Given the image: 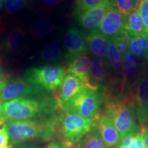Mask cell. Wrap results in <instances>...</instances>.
<instances>
[{
	"instance_id": "6da1fadb",
	"label": "cell",
	"mask_w": 148,
	"mask_h": 148,
	"mask_svg": "<svg viewBox=\"0 0 148 148\" xmlns=\"http://www.w3.org/2000/svg\"><path fill=\"white\" fill-rule=\"evenodd\" d=\"M56 97H21L1 103L0 125L8 121L49 119L58 112Z\"/></svg>"
},
{
	"instance_id": "7a4b0ae2",
	"label": "cell",
	"mask_w": 148,
	"mask_h": 148,
	"mask_svg": "<svg viewBox=\"0 0 148 148\" xmlns=\"http://www.w3.org/2000/svg\"><path fill=\"white\" fill-rule=\"evenodd\" d=\"M57 114L49 119L8 121L2 126L8 135L12 147L34 140H48L55 134Z\"/></svg>"
},
{
	"instance_id": "3957f363",
	"label": "cell",
	"mask_w": 148,
	"mask_h": 148,
	"mask_svg": "<svg viewBox=\"0 0 148 148\" xmlns=\"http://www.w3.org/2000/svg\"><path fill=\"white\" fill-rule=\"evenodd\" d=\"M105 112L112 118L120 141L140 131L139 125L136 123L132 90L123 97L106 100Z\"/></svg>"
},
{
	"instance_id": "277c9868",
	"label": "cell",
	"mask_w": 148,
	"mask_h": 148,
	"mask_svg": "<svg viewBox=\"0 0 148 148\" xmlns=\"http://www.w3.org/2000/svg\"><path fill=\"white\" fill-rule=\"evenodd\" d=\"M93 119L60 110L56 116L55 134L60 136L64 148L75 146L92 128Z\"/></svg>"
},
{
	"instance_id": "5b68a950",
	"label": "cell",
	"mask_w": 148,
	"mask_h": 148,
	"mask_svg": "<svg viewBox=\"0 0 148 148\" xmlns=\"http://www.w3.org/2000/svg\"><path fill=\"white\" fill-rule=\"evenodd\" d=\"M103 100V96L99 88L85 87L73 99L59 107L64 112L77 114L84 118L93 119L99 113Z\"/></svg>"
},
{
	"instance_id": "8992f818",
	"label": "cell",
	"mask_w": 148,
	"mask_h": 148,
	"mask_svg": "<svg viewBox=\"0 0 148 148\" xmlns=\"http://www.w3.org/2000/svg\"><path fill=\"white\" fill-rule=\"evenodd\" d=\"M66 70L61 65H45L26 69L23 77L27 82L46 92L56 91L60 88Z\"/></svg>"
},
{
	"instance_id": "52a82bcc",
	"label": "cell",
	"mask_w": 148,
	"mask_h": 148,
	"mask_svg": "<svg viewBox=\"0 0 148 148\" xmlns=\"http://www.w3.org/2000/svg\"><path fill=\"white\" fill-rule=\"evenodd\" d=\"M46 92H47L34 86L23 77L18 75H9L0 83V101L1 103L21 97H42Z\"/></svg>"
},
{
	"instance_id": "ba28073f",
	"label": "cell",
	"mask_w": 148,
	"mask_h": 148,
	"mask_svg": "<svg viewBox=\"0 0 148 148\" xmlns=\"http://www.w3.org/2000/svg\"><path fill=\"white\" fill-rule=\"evenodd\" d=\"M136 120L140 130L148 129V73H144L132 91Z\"/></svg>"
},
{
	"instance_id": "9c48e42d",
	"label": "cell",
	"mask_w": 148,
	"mask_h": 148,
	"mask_svg": "<svg viewBox=\"0 0 148 148\" xmlns=\"http://www.w3.org/2000/svg\"><path fill=\"white\" fill-rule=\"evenodd\" d=\"M125 17L116 10L111 0L106 14L96 29L108 39L113 38L125 31Z\"/></svg>"
},
{
	"instance_id": "30bf717a",
	"label": "cell",
	"mask_w": 148,
	"mask_h": 148,
	"mask_svg": "<svg viewBox=\"0 0 148 148\" xmlns=\"http://www.w3.org/2000/svg\"><path fill=\"white\" fill-rule=\"evenodd\" d=\"M94 124L97 127L107 148H116L120 143V138L112 118L106 113H98L93 119Z\"/></svg>"
},
{
	"instance_id": "8fae6325",
	"label": "cell",
	"mask_w": 148,
	"mask_h": 148,
	"mask_svg": "<svg viewBox=\"0 0 148 148\" xmlns=\"http://www.w3.org/2000/svg\"><path fill=\"white\" fill-rule=\"evenodd\" d=\"M63 42L67 60L77 56L87 54L88 49L85 34L77 27H71L68 29L64 35Z\"/></svg>"
},
{
	"instance_id": "7c38bea8",
	"label": "cell",
	"mask_w": 148,
	"mask_h": 148,
	"mask_svg": "<svg viewBox=\"0 0 148 148\" xmlns=\"http://www.w3.org/2000/svg\"><path fill=\"white\" fill-rule=\"evenodd\" d=\"M90 60L87 54L79 55L68 60L67 73L80 79L86 87L98 89L99 86L92 84L90 80Z\"/></svg>"
},
{
	"instance_id": "4fadbf2b",
	"label": "cell",
	"mask_w": 148,
	"mask_h": 148,
	"mask_svg": "<svg viewBox=\"0 0 148 148\" xmlns=\"http://www.w3.org/2000/svg\"><path fill=\"white\" fill-rule=\"evenodd\" d=\"M110 1L111 0L96 8L85 11L76 15L77 21L79 25L85 30H88V32L97 28L106 14L110 5Z\"/></svg>"
},
{
	"instance_id": "5bb4252c",
	"label": "cell",
	"mask_w": 148,
	"mask_h": 148,
	"mask_svg": "<svg viewBox=\"0 0 148 148\" xmlns=\"http://www.w3.org/2000/svg\"><path fill=\"white\" fill-rule=\"evenodd\" d=\"M85 87H86V85L80 79L66 73L56 97L59 106L71 100Z\"/></svg>"
},
{
	"instance_id": "9a60e30c",
	"label": "cell",
	"mask_w": 148,
	"mask_h": 148,
	"mask_svg": "<svg viewBox=\"0 0 148 148\" xmlns=\"http://www.w3.org/2000/svg\"><path fill=\"white\" fill-rule=\"evenodd\" d=\"M88 49L96 58L106 59L108 56L109 39L101 34L97 29L85 34Z\"/></svg>"
},
{
	"instance_id": "2e32d148",
	"label": "cell",
	"mask_w": 148,
	"mask_h": 148,
	"mask_svg": "<svg viewBox=\"0 0 148 148\" xmlns=\"http://www.w3.org/2000/svg\"><path fill=\"white\" fill-rule=\"evenodd\" d=\"M25 31L23 27H14L9 31L3 43V49L6 53L16 54L19 53L25 43Z\"/></svg>"
},
{
	"instance_id": "e0dca14e",
	"label": "cell",
	"mask_w": 148,
	"mask_h": 148,
	"mask_svg": "<svg viewBox=\"0 0 148 148\" xmlns=\"http://www.w3.org/2000/svg\"><path fill=\"white\" fill-rule=\"evenodd\" d=\"M109 64L106 59L93 58L90 61V78L92 84L99 86L108 77Z\"/></svg>"
},
{
	"instance_id": "ac0fdd59",
	"label": "cell",
	"mask_w": 148,
	"mask_h": 148,
	"mask_svg": "<svg viewBox=\"0 0 148 148\" xmlns=\"http://www.w3.org/2000/svg\"><path fill=\"white\" fill-rule=\"evenodd\" d=\"M124 27L127 38L145 34L143 19L137 10L125 16Z\"/></svg>"
},
{
	"instance_id": "d6986e66",
	"label": "cell",
	"mask_w": 148,
	"mask_h": 148,
	"mask_svg": "<svg viewBox=\"0 0 148 148\" xmlns=\"http://www.w3.org/2000/svg\"><path fill=\"white\" fill-rule=\"evenodd\" d=\"M136 69V61L134 55L130 49L123 56L122 62V83L121 89L125 92L127 84L132 80Z\"/></svg>"
},
{
	"instance_id": "ffe728a7",
	"label": "cell",
	"mask_w": 148,
	"mask_h": 148,
	"mask_svg": "<svg viewBox=\"0 0 148 148\" xmlns=\"http://www.w3.org/2000/svg\"><path fill=\"white\" fill-rule=\"evenodd\" d=\"M75 148H107L97 127L94 124L90 131L75 145Z\"/></svg>"
},
{
	"instance_id": "44dd1931",
	"label": "cell",
	"mask_w": 148,
	"mask_h": 148,
	"mask_svg": "<svg viewBox=\"0 0 148 148\" xmlns=\"http://www.w3.org/2000/svg\"><path fill=\"white\" fill-rule=\"evenodd\" d=\"M129 49L137 56L148 58V36L145 34L128 38Z\"/></svg>"
},
{
	"instance_id": "7402d4cb",
	"label": "cell",
	"mask_w": 148,
	"mask_h": 148,
	"mask_svg": "<svg viewBox=\"0 0 148 148\" xmlns=\"http://www.w3.org/2000/svg\"><path fill=\"white\" fill-rule=\"evenodd\" d=\"M53 25L51 22L45 18L37 19L31 23L29 30L34 38L36 39H41L45 37L52 30Z\"/></svg>"
},
{
	"instance_id": "603a6c76",
	"label": "cell",
	"mask_w": 148,
	"mask_h": 148,
	"mask_svg": "<svg viewBox=\"0 0 148 148\" xmlns=\"http://www.w3.org/2000/svg\"><path fill=\"white\" fill-rule=\"evenodd\" d=\"M140 0H112V4L123 16L138 9Z\"/></svg>"
},
{
	"instance_id": "cb8c5ba5",
	"label": "cell",
	"mask_w": 148,
	"mask_h": 148,
	"mask_svg": "<svg viewBox=\"0 0 148 148\" xmlns=\"http://www.w3.org/2000/svg\"><path fill=\"white\" fill-rule=\"evenodd\" d=\"M108 57L109 62L114 71H119L122 69V58L117 47L112 39H109V46L108 51Z\"/></svg>"
},
{
	"instance_id": "d4e9b609",
	"label": "cell",
	"mask_w": 148,
	"mask_h": 148,
	"mask_svg": "<svg viewBox=\"0 0 148 148\" xmlns=\"http://www.w3.org/2000/svg\"><path fill=\"white\" fill-rule=\"evenodd\" d=\"M60 48L56 41H51L44 47L40 53V58L45 62H53L60 57Z\"/></svg>"
},
{
	"instance_id": "484cf974",
	"label": "cell",
	"mask_w": 148,
	"mask_h": 148,
	"mask_svg": "<svg viewBox=\"0 0 148 148\" xmlns=\"http://www.w3.org/2000/svg\"><path fill=\"white\" fill-rule=\"evenodd\" d=\"M33 0H4L3 8L6 13L13 14L27 8Z\"/></svg>"
},
{
	"instance_id": "4316f807",
	"label": "cell",
	"mask_w": 148,
	"mask_h": 148,
	"mask_svg": "<svg viewBox=\"0 0 148 148\" xmlns=\"http://www.w3.org/2000/svg\"><path fill=\"white\" fill-rule=\"evenodd\" d=\"M108 1L110 0H76L74 8V14L76 16L85 11L96 8Z\"/></svg>"
},
{
	"instance_id": "83f0119b",
	"label": "cell",
	"mask_w": 148,
	"mask_h": 148,
	"mask_svg": "<svg viewBox=\"0 0 148 148\" xmlns=\"http://www.w3.org/2000/svg\"><path fill=\"white\" fill-rule=\"evenodd\" d=\"M113 40L114 43L119 50L120 54L121 55L122 58L125 53L129 50V42L128 38H127V35L125 32H123L121 34L114 37L113 38H111Z\"/></svg>"
},
{
	"instance_id": "f1b7e54d",
	"label": "cell",
	"mask_w": 148,
	"mask_h": 148,
	"mask_svg": "<svg viewBox=\"0 0 148 148\" xmlns=\"http://www.w3.org/2000/svg\"><path fill=\"white\" fill-rule=\"evenodd\" d=\"M138 11L143 19L145 34L148 36V0H140Z\"/></svg>"
},
{
	"instance_id": "f546056e",
	"label": "cell",
	"mask_w": 148,
	"mask_h": 148,
	"mask_svg": "<svg viewBox=\"0 0 148 148\" xmlns=\"http://www.w3.org/2000/svg\"><path fill=\"white\" fill-rule=\"evenodd\" d=\"M143 138L141 133L140 132L138 134L133 135L130 148H145Z\"/></svg>"
},
{
	"instance_id": "4dcf8cb0",
	"label": "cell",
	"mask_w": 148,
	"mask_h": 148,
	"mask_svg": "<svg viewBox=\"0 0 148 148\" xmlns=\"http://www.w3.org/2000/svg\"><path fill=\"white\" fill-rule=\"evenodd\" d=\"M9 136L3 128L0 129V148H12Z\"/></svg>"
},
{
	"instance_id": "1f68e13d",
	"label": "cell",
	"mask_w": 148,
	"mask_h": 148,
	"mask_svg": "<svg viewBox=\"0 0 148 148\" xmlns=\"http://www.w3.org/2000/svg\"><path fill=\"white\" fill-rule=\"evenodd\" d=\"M42 4L48 7H56L60 5L64 0H40Z\"/></svg>"
},
{
	"instance_id": "d6a6232c",
	"label": "cell",
	"mask_w": 148,
	"mask_h": 148,
	"mask_svg": "<svg viewBox=\"0 0 148 148\" xmlns=\"http://www.w3.org/2000/svg\"><path fill=\"white\" fill-rule=\"evenodd\" d=\"M12 148H40L37 147L36 145L34 144H30V143H27L26 142L25 143H22L17 144V145H15L12 146Z\"/></svg>"
},
{
	"instance_id": "836d02e7",
	"label": "cell",
	"mask_w": 148,
	"mask_h": 148,
	"mask_svg": "<svg viewBox=\"0 0 148 148\" xmlns=\"http://www.w3.org/2000/svg\"><path fill=\"white\" fill-rule=\"evenodd\" d=\"M140 132L141 133L142 136H143L145 146L147 147H148V129L140 130Z\"/></svg>"
},
{
	"instance_id": "e575fe53",
	"label": "cell",
	"mask_w": 148,
	"mask_h": 148,
	"mask_svg": "<svg viewBox=\"0 0 148 148\" xmlns=\"http://www.w3.org/2000/svg\"><path fill=\"white\" fill-rule=\"evenodd\" d=\"M8 75H8V74L5 73V71L4 69H3L2 64L0 62V83L3 82V81L8 76Z\"/></svg>"
},
{
	"instance_id": "d590c367",
	"label": "cell",
	"mask_w": 148,
	"mask_h": 148,
	"mask_svg": "<svg viewBox=\"0 0 148 148\" xmlns=\"http://www.w3.org/2000/svg\"><path fill=\"white\" fill-rule=\"evenodd\" d=\"M46 148H64V147L60 143L53 141V142H51V143L47 145V147Z\"/></svg>"
},
{
	"instance_id": "8d00e7d4",
	"label": "cell",
	"mask_w": 148,
	"mask_h": 148,
	"mask_svg": "<svg viewBox=\"0 0 148 148\" xmlns=\"http://www.w3.org/2000/svg\"><path fill=\"white\" fill-rule=\"evenodd\" d=\"M3 3H4V0H0V12L3 8Z\"/></svg>"
},
{
	"instance_id": "74e56055",
	"label": "cell",
	"mask_w": 148,
	"mask_h": 148,
	"mask_svg": "<svg viewBox=\"0 0 148 148\" xmlns=\"http://www.w3.org/2000/svg\"><path fill=\"white\" fill-rule=\"evenodd\" d=\"M1 17H0V32H1Z\"/></svg>"
},
{
	"instance_id": "f35d334b",
	"label": "cell",
	"mask_w": 148,
	"mask_h": 148,
	"mask_svg": "<svg viewBox=\"0 0 148 148\" xmlns=\"http://www.w3.org/2000/svg\"><path fill=\"white\" fill-rule=\"evenodd\" d=\"M1 101H0V108H1Z\"/></svg>"
},
{
	"instance_id": "ab89813d",
	"label": "cell",
	"mask_w": 148,
	"mask_h": 148,
	"mask_svg": "<svg viewBox=\"0 0 148 148\" xmlns=\"http://www.w3.org/2000/svg\"><path fill=\"white\" fill-rule=\"evenodd\" d=\"M118 148H121V147H118Z\"/></svg>"
},
{
	"instance_id": "60d3db41",
	"label": "cell",
	"mask_w": 148,
	"mask_h": 148,
	"mask_svg": "<svg viewBox=\"0 0 148 148\" xmlns=\"http://www.w3.org/2000/svg\"><path fill=\"white\" fill-rule=\"evenodd\" d=\"M147 148H148V147H147Z\"/></svg>"
}]
</instances>
